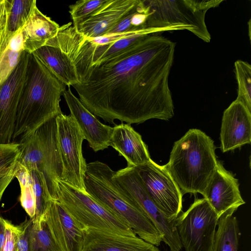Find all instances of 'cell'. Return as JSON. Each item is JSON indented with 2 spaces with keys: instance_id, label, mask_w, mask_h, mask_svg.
Masks as SVG:
<instances>
[{
  "instance_id": "cell-1",
  "label": "cell",
  "mask_w": 251,
  "mask_h": 251,
  "mask_svg": "<svg viewBox=\"0 0 251 251\" xmlns=\"http://www.w3.org/2000/svg\"><path fill=\"white\" fill-rule=\"evenodd\" d=\"M176 43L153 33L88 68L73 85L82 104L113 124L169 120L174 107L169 85Z\"/></svg>"
},
{
  "instance_id": "cell-12",
  "label": "cell",
  "mask_w": 251,
  "mask_h": 251,
  "mask_svg": "<svg viewBox=\"0 0 251 251\" xmlns=\"http://www.w3.org/2000/svg\"><path fill=\"white\" fill-rule=\"evenodd\" d=\"M28 53L23 51L20 61L0 85V144L11 143L18 102L25 80Z\"/></svg>"
},
{
  "instance_id": "cell-10",
  "label": "cell",
  "mask_w": 251,
  "mask_h": 251,
  "mask_svg": "<svg viewBox=\"0 0 251 251\" xmlns=\"http://www.w3.org/2000/svg\"><path fill=\"white\" fill-rule=\"evenodd\" d=\"M57 137L63 163L61 181L86 192L84 177L87 163L82 154L84 135L75 119L61 113L56 117Z\"/></svg>"
},
{
  "instance_id": "cell-22",
  "label": "cell",
  "mask_w": 251,
  "mask_h": 251,
  "mask_svg": "<svg viewBox=\"0 0 251 251\" xmlns=\"http://www.w3.org/2000/svg\"><path fill=\"white\" fill-rule=\"evenodd\" d=\"M233 214L226 213L219 218L211 251H238L239 229Z\"/></svg>"
},
{
  "instance_id": "cell-13",
  "label": "cell",
  "mask_w": 251,
  "mask_h": 251,
  "mask_svg": "<svg viewBox=\"0 0 251 251\" xmlns=\"http://www.w3.org/2000/svg\"><path fill=\"white\" fill-rule=\"evenodd\" d=\"M238 179L218 161L216 170L202 195L218 219L223 214L234 213L245 203L239 188Z\"/></svg>"
},
{
  "instance_id": "cell-19",
  "label": "cell",
  "mask_w": 251,
  "mask_h": 251,
  "mask_svg": "<svg viewBox=\"0 0 251 251\" xmlns=\"http://www.w3.org/2000/svg\"><path fill=\"white\" fill-rule=\"evenodd\" d=\"M110 146L126 159L127 166L137 167L151 160L141 135L130 124L122 123L113 127Z\"/></svg>"
},
{
  "instance_id": "cell-6",
  "label": "cell",
  "mask_w": 251,
  "mask_h": 251,
  "mask_svg": "<svg viewBox=\"0 0 251 251\" xmlns=\"http://www.w3.org/2000/svg\"><path fill=\"white\" fill-rule=\"evenodd\" d=\"M54 117L36 129L20 143L18 162L28 169H36L43 176L49 193L57 200V182L62 179L63 163Z\"/></svg>"
},
{
  "instance_id": "cell-28",
  "label": "cell",
  "mask_w": 251,
  "mask_h": 251,
  "mask_svg": "<svg viewBox=\"0 0 251 251\" xmlns=\"http://www.w3.org/2000/svg\"><path fill=\"white\" fill-rule=\"evenodd\" d=\"M234 72L238 85L235 100L251 112V66L247 62L237 60L234 63Z\"/></svg>"
},
{
  "instance_id": "cell-7",
  "label": "cell",
  "mask_w": 251,
  "mask_h": 251,
  "mask_svg": "<svg viewBox=\"0 0 251 251\" xmlns=\"http://www.w3.org/2000/svg\"><path fill=\"white\" fill-rule=\"evenodd\" d=\"M57 201L82 229L91 228L123 235H136L123 220L98 203L86 192L61 180Z\"/></svg>"
},
{
  "instance_id": "cell-18",
  "label": "cell",
  "mask_w": 251,
  "mask_h": 251,
  "mask_svg": "<svg viewBox=\"0 0 251 251\" xmlns=\"http://www.w3.org/2000/svg\"><path fill=\"white\" fill-rule=\"evenodd\" d=\"M80 251H160L137 235H123L86 228Z\"/></svg>"
},
{
  "instance_id": "cell-32",
  "label": "cell",
  "mask_w": 251,
  "mask_h": 251,
  "mask_svg": "<svg viewBox=\"0 0 251 251\" xmlns=\"http://www.w3.org/2000/svg\"><path fill=\"white\" fill-rule=\"evenodd\" d=\"M32 219H26L17 226L18 234L17 251H29L28 246V230Z\"/></svg>"
},
{
  "instance_id": "cell-16",
  "label": "cell",
  "mask_w": 251,
  "mask_h": 251,
  "mask_svg": "<svg viewBox=\"0 0 251 251\" xmlns=\"http://www.w3.org/2000/svg\"><path fill=\"white\" fill-rule=\"evenodd\" d=\"M140 0H108L90 17L73 26L84 38H95L105 35Z\"/></svg>"
},
{
  "instance_id": "cell-27",
  "label": "cell",
  "mask_w": 251,
  "mask_h": 251,
  "mask_svg": "<svg viewBox=\"0 0 251 251\" xmlns=\"http://www.w3.org/2000/svg\"><path fill=\"white\" fill-rule=\"evenodd\" d=\"M28 246L29 251H59L43 219L39 223L32 221L28 230Z\"/></svg>"
},
{
  "instance_id": "cell-26",
  "label": "cell",
  "mask_w": 251,
  "mask_h": 251,
  "mask_svg": "<svg viewBox=\"0 0 251 251\" xmlns=\"http://www.w3.org/2000/svg\"><path fill=\"white\" fill-rule=\"evenodd\" d=\"M23 51L15 50L9 45L6 24L0 31V85L18 64Z\"/></svg>"
},
{
  "instance_id": "cell-5",
  "label": "cell",
  "mask_w": 251,
  "mask_h": 251,
  "mask_svg": "<svg viewBox=\"0 0 251 251\" xmlns=\"http://www.w3.org/2000/svg\"><path fill=\"white\" fill-rule=\"evenodd\" d=\"M223 0H144L149 13L146 29L158 32L187 30L205 42L211 40L206 25V12Z\"/></svg>"
},
{
  "instance_id": "cell-3",
  "label": "cell",
  "mask_w": 251,
  "mask_h": 251,
  "mask_svg": "<svg viewBox=\"0 0 251 251\" xmlns=\"http://www.w3.org/2000/svg\"><path fill=\"white\" fill-rule=\"evenodd\" d=\"M114 172L99 161L87 164L84 180L86 193L126 222L139 237L159 246L162 242L160 234L113 178Z\"/></svg>"
},
{
  "instance_id": "cell-14",
  "label": "cell",
  "mask_w": 251,
  "mask_h": 251,
  "mask_svg": "<svg viewBox=\"0 0 251 251\" xmlns=\"http://www.w3.org/2000/svg\"><path fill=\"white\" fill-rule=\"evenodd\" d=\"M63 96L70 109V115L76 121L90 147L95 152L108 148L113 127L102 124L73 94L70 87L65 91Z\"/></svg>"
},
{
  "instance_id": "cell-30",
  "label": "cell",
  "mask_w": 251,
  "mask_h": 251,
  "mask_svg": "<svg viewBox=\"0 0 251 251\" xmlns=\"http://www.w3.org/2000/svg\"><path fill=\"white\" fill-rule=\"evenodd\" d=\"M108 0H80L69 6V13L75 26L102 7Z\"/></svg>"
},
{
  "instance_id": "cell-35",
  "label": "cell",
  "mask_w": 251,
  "mask_h": 251,
  "mask_svg": "<svg viewBox=\"0 0 251 251\" xmlns=\"http://www.w3.org/2000/svg\"><path fill=\"white\" fill-rule=\"evenodd\" d=\"M251 20L249 21L248 24H249V36L250 38V40H251V23H250Z\"/></svg>"
},
{
  "instance_id": "cell-20",
  "label": "cell",
  "mask_w": 251,
  "mask_h": 251,
  "mask_svg": "<svg viewBox=\"0 0 251 251\" xmlns=\"http://www.w3.org/2000/svg\"><path fill=\"white\" fill-rule=\"evenodd\" d=\"M59 28L57 23L43 14L36 5L25 24L19 29L24 50L34 52L54 37Z\"/></svg>"
},
{
  "instance_id": "cell-4",
  "label": "cell",
  "mask_w": 251,
  "mask_h": 251,
  "mask_svg": "<svg viewBox=\"0 0 251 251\" xmlns=\"http://www.w3.org/2000/svg\"><path fill=\"white\" fill-rule=\"evenodd\" d=\"M215 151L212 139L198 129H189L175 142L164 166L182 194L203 195L217 167Z\"/></svg>"
},
{
  "instance_id": "cell-17",
  "label": "cell",
  "mask_w": 251,
  "mask_h": 251,
  "mask_svg": "<svg viewBox=\"0 0 251 251\" xmlns=\"http://www.w3.org/2000/svg\"><path fill=\"white\" fill-rule=\"evenodd\" d=\"M43 219L59 251H80L82 229L57 201H51Z\"/></svg>"
},
{
  "instance_id": "cell-8",
  "label": "cell",
  "mask_w": 251,
  "mask_h": 251,
  "mask_svg": "<svg viewBox=\"0 0 251 251\" xmlns=\"http://www.w3.org/2000/svg\"><path fill=\"white\" fill-rule=\"evenodd\" d=\"M218 219L204 198L195 200L178 215L174 224L185 251H211Z\"/></svg>"
},
{
  "instance_id": "cell-9",
  "label": "cell",
  "mask_w": 251,
  "mask_h": 251,
  "mask_svg": "<svg viewBox=\"0 0 251 251\" xmlns=\"http://www.w3.org/2000/svg\"><path fill=\"white\" fill-rule=\"evenodd\" d=\"M113 178L128 193L160 234L171 251H180L182 245L174 221L168 219L151 200L135 167L127 166L115 172Z\"/></svg>"
},
{
  "instance_id": "cell-34",
  "label": "cell",
  "mask_w": 251,
  "mask_h": 251,
  "mask_svg": "<svg viewBox=\"0 0 251 251\" xmlns=\"http://www.w3.org/2000/svg\"><path fill=\"white\" fill-rule=\"evenodd\" d=\"M6 226L5 219L0 216V251L4 245L5 239Z\"/></svg>"
},
{
  "instance_id": "cell-2",
  "label": "cell",
  "mask_w": 251,
  "mask_h": 251,
  "mask_svg": "<svg viewBox=\"0 0 251 251\" xmlns=\"http://www.w3.org/2000/svg\"><path fill=\"white\" fill-rule=\"evenodd\" d=\"M66 86L34 52L28 53L11 143L20 144L62 113L60 101Z\"/></svg>"
},
{
  "instance_id": "cell-33",
  "label": "cell",
  "mask_w": 251,
  "mask_h": 251,
  "mask_svg": "<svg viewBox=\"0 0 251 251\" xmlns=\"http://www.w3.org/2000/svg\"><path fill=\"white\" fill-rule=\"evenodd\" d=\"M9 8V0H0V31L6 25Z\"/></svg>"
},
{
  "instance_id": "cell-25",
  "label": "cell",
  "mask_w": 251,
  "mask_h": 251,
  "mask_svg": "<svg viewBox=\"0 0 251 251\" xmlns=\"http://www.w3.org/2000/svg\"><path fill=\"white\" fill-rule=\"evenodd\" d=\"M15 177L18 179L21 187V205L30 219L33 220L36 214V201L30 172L18 162Z\"/></svg>"
},
{
  "instance_id": "cell-15",
  "label": "cell",
  "mask_w": 251,
  "mask_h": 251,
  "mask_svg": "<svg viewBox=\"0 0 251 251\" xmlns=\"http://www.w3.org/2000/svg\"><path fill=\"white\" fill-rule=\"evenodd\" d=\"M221 149L226 152L251 142V112L234 100L224 111L220 131Z\"/></svg>"
},
{
  "instance_id": "cell-23",
  "label": "cell",
  "mask_w": 251,
  "mask_h": 251,
  "mask_svg": "<svg viewBox=\"0 0 251 251\" xmlns=\"http://www.w3.org/2000/svg\"><path fill=\"white\" fill-rule=\"evenodd\" d=\"M20 155L19 144H0V201L6 188L15 177Z\"/></svg>"
},
{
  "instance_id": "cell-31",
  "label": "cell",
  "mask_w": 251,
  "mask_h": 251,
  "mask_svg": "<svg viewBox=\"0 0 251 251\" xmlns=\"http://www.w3.org/2000/svg\"><path fill=\"white\" fill-rule=\"evenodd\" d=\"M6 226L5 239L1 251H17L18 234L17 226L5 220Z\"/></svg>"
},
{
  "instance_id": "cell-21",
  "label": "cell",
  "mask_w": 251,
  "mask_h": 251,
  "mask_svg": "<svg viewBox=\"0 0 251 251\" xmlns=\"http://www.w3.org/2000/svg\"><path fill=\"white\" fill-rule=\"evenodd\" d=\"M34 52L67 86L79 83L77 73L66 55L58 48L44 45Z\"/></svg>"
},
{
  "instance_id": "cell-29",
  "label": "cell",
  "mask_w": 251,
  "mask_h": 251,
  "mask_svg": "<svg viewBox=\"0 0 251 251\" xmlns=\"http://www.w3.org/2000/svg\"><path fill=\"white\" fill-rule=\"evenodd\" d=\"M32 178L33 189L36 201V214L34 223H39L42 220L44 215L53 200L48 190L43 176L35 169H28Z\"/></svg>"
},
{
  "instance_id": "cell-11",
  "label": "cell",
  "mask_w": 251,
  "mask_h": 251,
  "mask_svg": "<svg viewBox=\"0 0 251 251\" xmlns=\"http://www.w3.org/2000/svg\"><path fill=\"white\" fill-rule=\"evenodd\" d=\"M149 195L170 221L182 211V193L164 165L153 160L134 167Z\"/></svg>"
},
{
  "instance_id": "cell-24",
  "label": "cell",
  "mask_w": 251,
  "mask_h": 251,
  "mask_svg": "<svg viewBox=\"0 0 251 251\" xmlns=\"http://www.w3.org/2000/svg\"><path fill=\"white\" fill-rule=\"evenodd\" d=\"M7 29L10 36L20 29L28 19L34 7L35 0H9Z\"/></svg>"
}]
</instances>
